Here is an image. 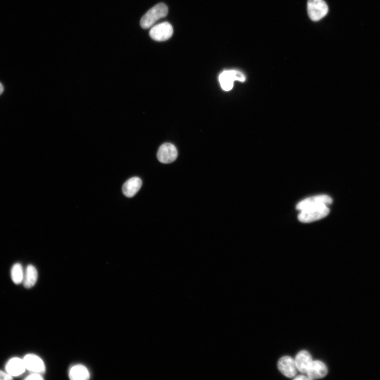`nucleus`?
<instances>
[{
	"label": "nucleus",
	"mask_w": 380,
	"mask_h": 380,
	"mask_svg": "<svg viewBox=\"0 0 380 380\" xmlns=\"http://www.w3.org/2000/svg\"><path fill=\"white\" fill-rule=\"evenodd\" d=\"M278 368L285 376L289 378L295 377L297 369L295 360L289 356L281 357L278 362Z\"/></svg>",
	"instance_id": "obj_8"
},
{
	"label": "nucleus",
	"mask_w": 380,
	"mask_h": 380,
	"mask_svg": "<svg viewBox=\"0 0 380 380\" xmlns=\"http://www.w3.org/2000/svg\"><path fill=\"white\" fill-rule=\"evenodd\" d=\"M328 373L326 364L322 361L316 360L312 361L306 374L310 379H315L325 377Z\"/></svg>",
	"instance_id": "obj_10"
},
{
	"label": "nucleus",
	"mask_w": 380,
	"mask_h": 380,
	"mask_svg": "<svg viewBox=\"0 0 380 380\" xmlns=\"http://www.w3.org/2000/svg\"><path fill=\"white\" fill-rule=\"evenodd\" d=\"M312 361V356L309 352L306 350L299 352L295 359L297 370L301 373H306Z\"/></svg>",
	"instance_id": "obj_12"
},
{
	"label": "nucleus",
	"mask_w": 380,
	"mask_h": 380,
	"mask_svg": "<svg viewBox=\"0 0 380 380\" xmlns=\"http://www.w3.org/2000/svg\"><path fill=\"white\" fill-rule=\"evenodd\" d=\"M13 378V376L10 375L7 372H5L2 370H0V380H10Z\"/></svg>",
	"instance_id": "obj_18"
},
{
	"label": "nucleus",
	"mask_w": 380,
	"mask_h": 380,
	"mask_svg": "<svg viewBox=\"0 0 380 380\" xmlns=\"http://www.w3.org/2000/svg\"><path fill=\"white\" fill-rule=\"evenodd\" d=\"M295 379H310L307 376L301 375L294 377Z\"/></svg>",
	"instance_id": "obj_19"
},
{
	"label": "nucleus",
	"mask_w": 380,
	"mask_h": 380,
	"mask_svg": "<svg viewBox=\"0 0 380 380\" xmlns=\"http://www.w3.org/2000/svg\"><path fill=\"white\" fill-rule=\"evenodd\" d=\"M173 29L169 22L163 23L154 26L150 31V36L154 40L164 41L169 40L173 35Z\"/></svg>",
	"instance_id": "obj_5"
},
{
	"label": "nucleus",
	"mask_w": 380,
	"mask_h": 380,
	"mask_svg": "<svg viewBox=\"0 0 380 380\" xmlns=\"http://www.w3.org/2000/svg\"><path fill=\"white\" fill-rule=\"evenodd\" d=\"M38 272L35 266H28L25 272L23 284L25 287L30 288L34 286L38 279Z\"/></svg>",
	"instance_id": "obj_14"
},
{
	"label": "nucleus",
	"mask_w": 380,
	"mask_h": 380,
	"mask_svg": "<svg viewBox=\"0 0 380 380\" xmlns=\"http://www.w3.org/2000/svg\"><path fill=\"white\" fill-rule=\"evenodd\" d=\"M220 85L225 91L231 90L233 87L234 81L241 82L245 81L244 75L240 72L236 70H229L223 71L219 78Z\"/></svg>",
	"instance_id": "obj_4"
},
{
	"label": "nucleus",
	"mask_w": 380,
	"mask_h": 380,
	"mask_svg": "<svg viewBox=\"0 0 380 380\" xmlns=\"http://www.w3.org/2000/svg\"><path fill=\"white\" fill-rule=\"evenodd\" d=\"M6 370L11 376H18L25 372L26 367L23 359L13 357L7 363Z\"/></svg>",
	"instance_id": "obj_11"
},
{
	"label": "nucleus",
	"mask_w": 380,
	"mask_h": 380,
	"mask_svg": "<svg viewBox=\"0 0 380 380\" xmlns=\"http://www.w3.org/2000/svg\"><path fill=\"white\" fill-rule=\"evenodd\" d=\"M333 203L332 199L327 195L311 197L304 199L298 204L296 209L301 211L322 206H328Z\"/></svg>",
	"instance_id": "obj_6"
},
{
	"label": "nucleus",
	"mask_w": 380,
	"mask_h": 380,
	"mask_svg": "<svg viewBox=\"0 0 380 380\" xmlns=\"http://www.w3.org/2000/svg\"><path fill=\"white\" fill-rule=\"evenodd\" d=\"M43 379V378L41 376V374L38 373H33L25 378V379L28 380H40Z\"/></svg>",
	"instance_id": "obj_17"
},
{
	"label": "nucleus",
	"mask_w": 380,
	"mask_h": 380,
	"mask_svg": "<svg viewBox=\"0 0 380 380\" xmlns=\"http://www.w3.org/2000/svg\"><path fill=\"white\" fill-rule=\"evenodd\" d=\"M328 206H322L300 211L298 220L303 223L314 222L327 217L330 213Z\"/></svg>",
	"instance_id": "obj_2"
},
{
	"label": "nucleus",
	"mask_w": 380,
	"mask_h": 380,
	"mask_svg": "<svg viewBox=\"0 0 380 380\" xmlns=\"http://www.w3.org/2000/svg\"><path fill=\"white\" fill-rule=\"evenodd\" d=\"M329 8L324 0H308L307 12L309 18L313 21H318L328 13Z\"/></svg>",
	"instance_id": "obj_3"
},
{
	"label": "nucleus",
	"mask_w": 380,
	"mask_h": 380,
	"mask_svg": "<svg viewBox=\"0 0 380 380\" xmlns=\"http://www.w3.org/2000/svg\"><path fill=\"white\" fill-rule=\"evenodd\" d=\"M168 14V8L164 4H159L151 8L141 20V26L147 29L151 27L156 21L165 17Z\"/></svg>",
	"instance_id": "obj_1"
},
{
	"label": "nucleus",
	"mask_w": 380,
	"mask_h": 380,
	"mask_svg": "<svg viewBox=\"0 0 380 380\" xmlns=\"http://www.w3.org/2000/svg\"><path fill=\"white\" fill-rule=\"evenodd\" d=\"M70 377L73 380H86L90 377L87 368L82 365H76L71 368Z\"/></svg>",
	"instance_id": "obj_15"
},
{
	"label": "nucleus",
	"mask_w": 380,
	"mask_h": 380,
	"mask_svg": "<svg viewBox=\"0 0 380 380\" xmlns=\"http://www.w3.org/2000/svg\"><path fill=\"white\" fill-rule=\"evenodd\" d=\"M26 369L33 373L43 374L45 372L46 366L42 360L35 354H27L23 359Z\"/></svg>",
	"instance_id": "obj_9"
},
{
	"label": "nucleus",
	"mask_w": 380,
	"mask_h": 380,
	"mask_svg": "<svg viewBox=\"0 0 380 380\" xmlns=\"http://www.w3.org/2000/svg\"><path fill=\"white\" fill-rule=\"evenodd\" d=\"M24 275L25 272L22 266L19 263L15 264L11 271V278L14 283L17 285L23 283Z\"/></svg>",
	"instance_id": "obj_16"
},
{
	"label": "nucleus",
	"mask_w": 380,
	"mask_h": 380,
	"mask_svg": "<svg viewBox=\"0 0 380 380\" xmlns=\"http://www.w3.org/2000/svg\"><path fill=\"white\" fill-rule=\"evenodd\" d=\"M142 185V181L140 177H132L122 186V193L128 198L133 197L139 192Z\"/></svg>",
	"instance_id": "obj_13"
},
{
	"label": "nucleus",
	"mask_w": 380,
	"mask_h": 380,
	"mask_svg": "<svg viewBox=\"0 0 380 380\" xmlns=\"http://www.w3.org/2000/svg\"><path fill=\"white\" fill-rule=\"evenodd\" d=\"M177 151L174 145L171 143H166L161 145L158 152L159 161L164 164L173 162L177 159Z\"/></svg>",
	"instance_id": "obj_7"
},
{
	"label": "nucleus",
	"mask_w": 380,
	"mask_h": 380,
	"mask_svg": "<svg viewBox=\"0 0 380 380\" xmlns=\"http://www.w3.org/2000/svg\"><path fill=\"white\" fill-rule=\"evenodd\" d=\"M4 91V88L2 83H0V95H1Z\"/></svg>",
	"instance_id": "obj_20"
}]
</instances>
